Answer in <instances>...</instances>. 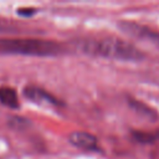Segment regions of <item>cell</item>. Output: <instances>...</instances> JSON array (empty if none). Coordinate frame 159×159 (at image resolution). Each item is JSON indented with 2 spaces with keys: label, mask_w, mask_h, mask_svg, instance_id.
<instances>
[{
  "label": "cell",
  "mask_w": 159,
  "mask_h": 159,
  "mask_svg": "<svg viewBox=\"0 0 159 159\" xmlns=\"http://www.w3.org/2000/svg\"><path fill=\"white\" fill-rule=\"evenodd\" d=\"M24 96L29 101H31L39 106L53 107V106L60 104V101L56 97H53L51 93H48L43 88L36 87V86H26L24 88Z\"/></svg>",
  "instance_id": "277c9868"
},
{
  "label": "cell",
  "mask_w": 159,
  "mask_h": 159,
  "mask_svg": "<svg viewBox=\"0 0 159 159\" xmlns=\"http://www.w3.org/2000/svg\"><path fill=\"white\" fill-rule=\"evenodd\" d=\"M68 142L73 147L83 150H98L97 138L88 132H81V130L72 132L68 135Z\"/></svg>",
  "instance_id": "5b68a950"
},
{
  "label": "cell",
  "mask_w": 159,
  "mask_h": 159,
  "mask_svg": "<svg viewBox=\"0 0 159 159\" xmlns=\"http://www.w3.org/2000/svg\"><path fill=\"white\" fill-rule=\"evenodd\" d=\"M0 103L7 108H19V97L12 87L0 86Z\"/></svg>",
  "instance_id": "8992f818"
},
{
  "label": "cell",
  "mask_w": 159,
  "mask_h": 159,
  "mask_svg": "<svg viewBox=\"0 0 159 159\" xmlns=\"http://www.w3.org/2000/svg\"><path fill=\"white\" fill-rule=\"evenodd\" d=\"M63 52L62 45L56 41L26 37H0V55L21 56H57Z\"/></svg>",
  "instance_id": "7a4b0ae2"
},
{
  "label": "cell",
  "mask_w": 159,
  "mask_h": 159,
  "mask_svg": "<svg viewBox=\"0 0 159 159\" xmlns=\"http://www.w3.org/2000/svg\"><path fill=\"white\" fill-rule=\"evenodd\" d=\"M119 27L128 35L137 37V39H142L159 48V32H157L147 26H143V25H139L135 22H129V21L120 22Z\"/></svg>",
  "instance_id": "3957f363"
},
{
  "label": "cell",
  "mask_w": 159,
  "mask_h": 159,
  "mask_svg": "<svg viewBox=\"0 0 159 159\" xmlns=\"http://www.w3.org/2000/svg\"><path fill=\"white\" fill-rule=\"evenodd\" d=\"M81 50L89 56L117 61H140L144 57V53L133 43L117 37L87 40L82 43Z\"/></svg>",
  "instance_id": "6da1fadb"
},
{
  "label": "cell",
  "mask_w": 159,
  "mask_h": 159,
  "mask_svg": "<svg viewBox=\"0 0 159 159\" xmlns=\"http://www.w3.org/2000/svg\"><path fill=\"white\" fill-rule=\"evenodd\" d=\"M35 12H36V9H34V7H21V9H17V14L21 15V16H25V17L32 16Z\"/></svg>",
  "instance_id": "52a82bcc"
}]
</instances>
